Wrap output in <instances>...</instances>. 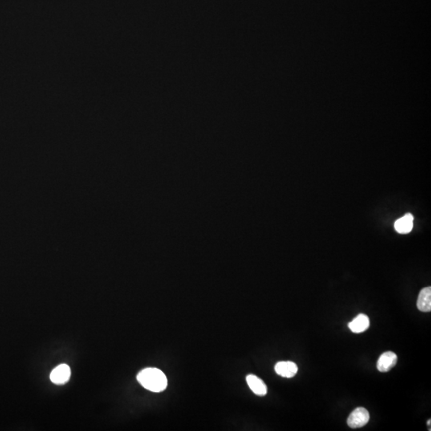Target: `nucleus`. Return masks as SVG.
Wrapping results in <instances>:
<instances>
[{
    "label": "nucleus",
    "instance_id": "obj_4",
    "mask_svg": "<svg viewBox=\"0 0 431 431\" xmlns=\"http://www.w3.org/2000/svg\"><path fill=\"white\" fill-rule=\"evenodd\" d=\"M397 363V355L392 351L382 354L377 362V368L380 372H387Z\"/></svg>",
    "mask_w": 431,
    "mask_h": 431
},
{
    "label": "nucleus",
    "instance_id": "obj_9",
    "mask_svg": "<svg viewBox=\"0 0 431 431\" xmlns=\"http://www.w3.org/2000/svg\"><path fill=\"white\" fill-rule=\"evenodd\" d=\"M414 217L411 213H407L395 223V229L400 234L409 233L413 229Z\"/></svg>",
    "mask_w": 431,
    "mask_h": 431
},
{
    "label": "nucleus",
    "instance_id": "obj_2",
    "mask_svg": "<svg viewBox=\"0 0 431 431\" xmlns=\"http://www.w3.org/2000/svg\"><path fill=\"white\" fill-rule=\"evenodd\" d=\"M369 412L364 407H358L351 412L347 419V424L351 428L364 427L369 422Z\"/></svg>",
    "mask_w": 431,
    "mask_h": 431
},
{
    "label": "nucleus",
    "instance_id": "obj_3",
    "mask_svg": "<svg viewBox=\"0 0 431 431\" xmlns=\"http://www.w3.org/2000/svg\"><path fill=\"white\" fill-rule=\"evenodd\" d=\"M70 378V368L66 364H61L53 370L50 374V380L55 384H64Z\"/></svg>",
    "mask_w": 431,
    "mask_h": 431
},
{
    "label": "nucleus",
    "instance_id": "obj_5",
    "mask_svg": "<svg viewBox=\"0 0 431 431\" xmlns=\"http://www.w3.org/2000/svg\"><path fill=\"white\" fill-rule=\"evenodd\" d=\"M276 373L282 377L292 378L298 372V367L295 363L291 361L278 362L274 367Z\"/></svg>",
    "mask_w": 431,
    "mask_h": 431
},
{
    "label": "nucleus",
    "instance_id": "obj_1",
    "mask_svg": "<svg viewBox=\"0 0 431 431\" xmlns=\"http://www.w3.org/2000/svg\"><path fill=\"white\" fill-rule=\"evenodd\" d=\"M137 380L145 389L152 392L164 391L168 385L165 375L160 370L153 367L141 371L137 375Z\"/></svg>",
    "mask_w": 431,
    "mask_h": 431
},
{
    "label": "nucleus",
    "instance_id": "obj_6",
    "mask_svg": "<svg viewBox=\"0 0 431 431\" xmlns=\"http://www.w3.org/2000/svg\"><path fill=\"white\" fill-rule=\"evenodd\" d=\"M246 382L253 393L259 396H264L267 394V386L262 379L254 375H247Z\"/></svg>",
    "mask_w": 431,
    "mask_h": 431
},
{
    "label": "nucleus",
    "instance_id": "obj_8",
    "mask_svg": "<svg viewBox=\"0 0 431 431\" xmlns=\"http://www.w3.org/2000/svg\"><path fill=\"white\" fill-rule=\"evenodd\" d=\"M350 330L354 333H362L370 327L369 318L364 314H359L348 324Z\"/></svg>",
    "mask_w": 431,
    "mask_h": 431
},
{
    "label": "nucleus",
    "instance_id": "obj_10",
    "mask_svg": "<svg viewBox=\"0 0 431 431\" xmlns=\"http://www.w3.org/2000/svg\"><path fill=\"white\" fill-rule=\"evenodd\" d=\"M431 419H430V420H428V421H427V425H431Z\"/></svg>",
    "mask_w": 431,
    "mask_h": 431
},
{
    "label": "nucleus",
    "instance_id": "obj_7",
    "mask_svg": "<svg viewBox=\"0 0 431 431\" xmlns=\"http://www.w3.org/2000/svg\"><path fill=\"white\" fill-rule=\"evenodd\" d=\"M417 307L423 312L431 311V287H427L422 289L419 292L417 300Z\"/></svg>",
    "mask_w": 431,
    "mask_h": 431
}]
</instances>
